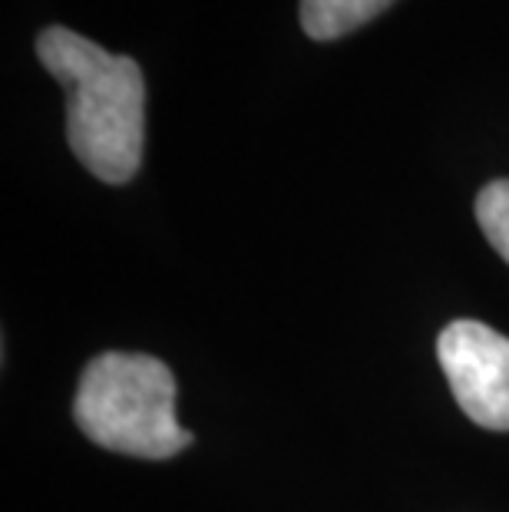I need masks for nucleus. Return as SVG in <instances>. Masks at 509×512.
I'll use <instances>...</instances> for the list:
<instances>
[{
    "instance_id": "1",
    "label": "nucleus",
    "mask_w": 509,
    "mask_h": 512,
    "mask_svg": "<svg viewBox=\"0 0 509 512\" xmlns=\"http://www.w3.org/2000/svg\"><path fill=\"white\" fill-rule=\"evenodd\" d=\"M37 57L67 93L73 156L110 185L133 179L146 146V80L139 63L67 27L40 30Z\"/></svg>"
},
{
    "instance_id": "2",
    "label": "nucleus",
    "mask_w": 509,
    "mask_h": 512,
    "mask_svg": "<svg viewBox=\"0 0 509 512\" xmlns=\"http://www.w3.org/2000/svg\"><path fill=\"white\" fill-rule=\"evenodd\" d=\"M73 420L90 443L136 460H169L192 446L176 420V377L149 354L93 357L80 374Z\"/></svg>"
},
{
    "instance_id": "3",
    "label": "nucleus",
    "mask_w": 509,
    "mask_h": 512,
    "mask_svg": "<svg viewBox=\"0 0 509 512\" xmlns=\"http://www.w3.org/2000/svg\"><path fill=\"white\" fill-rule=\"evenodd\" d=\"M437 357L463 413L486 430H509V337L480 321H453Z\"/></svg>"
},
{
    "instance_id": "4",
    "label": "nucleus",
    "mask_w": 509,
    "mask_h": 512,
    "mask_svg": "<svg viewBox=\"0 0 509 512\" xmlns=\"http://www.w3.org/2000/svg\"><path fill=\"white\" fill-rule=\"evenodd\" d=\"M391 4L394 0H301V27L311 40H341Z\"/></svg>"
},
{
    "instance_id": "5",
    "label": "nucleus",
    "mask_w": 509,
    "mask_h": 512,
    "mask_svg": "<svg viewBox=\"0 0 509 512\" xmlns=\"http://www.w3.org/2000/svg\"><path fill=\"white\" fill-rule=\"evenodd\" d=\"M476 222H480L486 242L509 265V179L483 185V192L476 195Z\"/></svg>"
}]
</instances>
